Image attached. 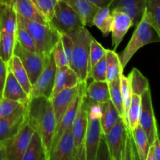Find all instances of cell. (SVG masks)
Segmentation results:
<instances>
[{
  "label": "cell",
  "instance_id": "ac0fdd59",
  "mask_svg": "<svg viewBox=\"0 0 160 160\" xmlns=\"http://www.w3.org/2000/svg\"><path fill=\"white\" fill-rule=\"evenodd\" d=\"M80 84L81 81L78 74L70 66L57 67L52 97L63 89L74 88Z\"/></svg>",
  "mask_w": 160,
  "mask_h": 160
},
{
  "label": "cell",
  "instance_id": "ab89813d",
  "mask_svg": "<svg viewBox=\"0 0 160 160\" xmlns=\"http://www.w3.org/2000/svg\"><path fill=\"white\" fill-rule=\"evenodd\" d=\"M53 59H54L56 65L57 67H65V66H70L69 61L66 56L65 51H64L63 45H62V41L60 40L56 44V45L53 48L52 51Z\"/></svg>",
  "mask_w": 160,
  "mask_h": 160
},
{
  "label": "cell",
  "instance_id": "44dd1931",
  "mask_svg": "<svg viewBox=\"0 0 160 160\" xmlns=\"http://www.w3.org/2000/svg\"><path fill=\"white\" fill-rule=\"evenodd\" d=\"M100 122L103 135H105L112 129V128L118 123L122 117L111 100L100 104Z\"/></svg>",
  "mask_w": 160,
  "mask_h": 160
},
{
  "label": "cell",
  "instance_id": "e575fe53",
  "mask_svg": "<svg viewBox=\"0 0 160 160\" xmlns=\"http://www.w3.org/2000/svg\"><path fill=\"white\" fill-rule=\"evenodd\" d=\"M145 13L160 35V0H147Z\"/></svg>",
  "mask_w": 160,
  "mask_h": 160
},
{
  "label": "cell",
  "instance_id": "7a4b0ae2",
  "mask_svg": "<svg viewBox=\"0 0 160 160\" xmlns=\"http://www.w3.org/2000/svg\"><path fill=\"white\" fill-rule=\"evenodd\" d=\"M103 138L107 145L109 159H136L134 152L137 153V150L132 132L122 118L108 134L103 135Z\"/></svg>",
  "mask_w": 160,
  "mask_h": 160
},
{
  "label": "cell",
  "instance_id": "4fadbf2b",
  "mask_svg": "<svg viewBox=\"0 0 160 160\" xmlns=\"http://www.w3.org/2000/svg\"><path fill=\"white\" fill-rule=\"evenodd\" d=\"M28 103L20 107L11 115L0 119V141L5 142L15 135L27 120Z\"/></svg>",
  "mask_w": 160,
  "mask_h": 160
},
{
  "label": "cell",
  "instance_id": "d590c367",
  "mask_svg": "<svg viewBox=\"0 0 160 160\" xmlns=\"http://www.w3.org/2000/svg\"><path fill=\"white\" fill-rule=\"evenodd\" d=\"M120 88H121L122 98L123 101V110H124V117H123V121L127 123V117H128V112L129 109L130 105L131 102V98H132V90H131V83H130L129 78L125 75L123 73L120 75Z\"/></svg>",
  "mask_w": 160,
  "mask_h": 160
},
{
  "label": "cell",
  "instance_id": "ffe728a7",
  "mask_svg": "<svg viewBox=\"0 0 160 160\" xmlns=\"http://www.w3.org/2000/svg\"><path fill=\"white\" fill-rule=\"evenodd\" d=\"M2 98L19 102L23 104L28 103L30 100L28 94L25 92L21 84L18 82L9 70H8V73L5 82Z\"/></svg>",
  "mask_w": 160,
  "mask_h": 160
},
{
  "label": "cell",
  "instance_id": "1f68e13d",
  "mask_svg": "<svg viewBox=\"0 0 160 160\" xmlns=\"http://www.w3.org/2000/svg\"><path fill=\"white\" fill-rule=\"evenodd\" d=\"M141 95L133 94L131 102L127 117L128 127L132 132L139 124V117L141 112Z\"/></svg>",
  "mask_w": 160,
  "mask_h": 160
},
{
  "label": "cell",
  "instance_id": "3957f363",
  "mask_svg": "<svg viewBox=\"0 0 160 160\" xmlns=\"http://www.w3.org/2000/svg\"><path fill=\"white\" fill-rule=\"evenodd\" d=\"M73 41V49L70 67L76 72L81 83H86L90 74V52L91 41L93 36L86 27H82L73 32L69 33Z\"/></svg>",
  "mask_w": 160,
  "mask_h": 160
},
{
  "label": "cell",
  "instance_id": "e0dca14e",
  "mask_svg": "<svg viewBox=\"0 0 160 160\" xmlns=\"http://www.w3.org/2000/svg\"><path fill=\"white\" fill-rule=\"evenodd\" d=\"M49 160H75V144L70 127L52 151Z\"/></svg>",
  "mask_w": 160,
  "mask_h": 160
},
{
  "label": "cell",
  "instance_id": "7402d4cb",
  "mask_svg": "<svg viewBox=\"0 0 160 160\" xmlns=\"http://www.w3.org/2000/svg\"><path fill=\"white\" fill-rule=\"evenodd\" d=\"M11 6L17 14L23 18L42 23H48L38 11L31 0H12Z\"/></svg>",
  "mask_w": 160,
  "mask_h": 160
},
{
  "label": "cell",
  "instance_id": "52a82bcc",
  "mask_svg": "<svg viewBox=\"0 0 160 160\" xmlns=\"http://www.w3.org/2000/svg\"><path fill=\"white\" fill-rule=\"evenodd\" d=\"M49 23L61 34H69L84 27L78 13L63 0L58 1Z\"/></svg>",
  "mask_w": 160,
  "mask_h": 160
},
{
  "label": "cell",
  "instance_id": "5bb4252c",
  "mask_svg": "<svg viewBox=\"0 0 160 160\" xmlns=\"http://www.w3.org/2000/svg\"><path fill=\"white\" fill-rule=\"evenodd\" d=\"M81 83L79 85L70 88H65L56 94L51 98L52 105L53 111H54L55 118L56 121V127L62 120L64 113L67 109L71 104L75 97L79 93L81 89Z\"/></svg>",
  "mask_w": 160,
  "mask_h": 160
},
{
  "label": "cell",
  "instance_id": "60d3db41",
  "mask_svg": "<svg viewBox=\"0 0 160 160\" xmlns=\"http://www.w3.org/2000/svg\"><path fill=\"white\" fill-rule=\"evenodd\" d=\"M23 103L12 101V100L8 99V98H1L0 99V119L11 115Z\"/></svg>",
  "mask_w": 160,
  "mask_h": 160
},
{
  "label": "cell",
  "instance_id": "ee69618b",
  "mask_svg": "<svg viewBox=\"0 0 160 160\" xmlns=\"http://www.w3.org/2000/svg\"><path fill=\"white\" fill-rule=\"evenodd\" d=\"M152 145L154 148L155 160H160V136L159 132L155 136Z\"/></svg>",
  "mask_w": 160,
  "mask_h": 160
},
{
  "label": "cell",
  "instance_id": "8d00e7d4",
  "mask_svg": "<svg viewBox=\"0 0 160 160\" xmlns=\"http://www.w3.org/2000/svg\"><path fill=\"white\" fill-rule=\"evenodd\" d=\"M38 11L49 23L54 14L55 7L59 0H31Z\"/></svg>",
  "mask_w": 160,
  "mask_h": 160
},
{
  "label": "cell",
  "instance_id": "bcb514c9",
  "mask_svg": "<svg viewBox=\"0 0 160 160\" xmlns=\"http://www.w3.org/2000/svg\"><path fill=\"white\" fill-rule=\"evenodd\" d=\"M146 160H155V155H154V148H153L152 144L150 145L149 148H148V154H147Z\"/></svg>",
  "mask_w": 160,
  "mask_h": 160
},
{
  "label": "cell",
  "instance_id": "7bdbcfd3",
  "mask_svg": "<svg viewBox=\"0 0 160 160\" xmlns=\"http://www.w3.org/2000/svg\"><path fill=\"white\" fill-rule=\"evenodd\" d=\"M8 64L0 58V99L2 98L3 89L8 73Z\"/></svg>",
  "mask_w": 160,
  "mask_h": 160
},
{
  "label": "cell",
  "instance_id": "f1b7e54d",
  "mask_svg": "<svg viewBox=\"0 0 160 160\" xmlns=\"http://www.w3.org/2000/svg\"><path fill=\"white\" fill-rule=\"evenodd\" d=\"M132 134L138 159L146 160L147 154L150 146L146 133L141 127V125L138 124L132 131Z\"/></svg>",
  "mask_w": 160,
  "mask_h": 160
},
{
  "label": "cell",
  "instance_id": "836d02e7",
  "mask_svg": "<svg viewBox=\"0 0 160 160\" xmlns=\"http://www.w3.org/2000/svg\"><path fill=\"white\" fill-rule=\"evenodd\" d=\"M109 88V94H110V100L117 109L121 117H124V110H123V101L122 98L121 88H120V77L117 78L114 81L108 82Z\"/></svg>",
  "mask_w": 160,
  "mask_h": 160
},
{
  "label": "cell",
  "instance_id": "83f0119b",
  "mask_svg": "<svg viewBox=\"0 0 160 160\" xmlns=\"http://www.w3.org/2000/svg\"><path fill=\"white\" fill-rule=\"evenodd\" d=\"M106 81L110 82L120 78L123 73V70L120 65L118 54L116 51L106 49Z\"/></svg>",
  "mask_w": 160,
  "mask_h": 160
},
{
  "label": "cell",
  "instance_id": "f6af8a7d",
  "mask_svg": "<svg viewBox=\"0 0 160 160\" xmlns=\"http://www.w3.org/2000/svg\"><path fill=\"white\" fill-rule=\"evenodd\" d=\"M92 2H93L94 4H95L96 6H98V7H104V6H109L112 3V2L114 0H90Z\"/></svg>",
  "mask_w": 160,
  "mask_h": 160
},
{
  "label": "cell",
  "instance_id": "d6986e66",
  "mask_svg": "<svg viewBox=\"0 0 160 160\" xmlns=\"http://www.w3.org/2000/svg\"><path fill=\"white\" fill-rule=\"evenodd\" d=\"M81 18L84 27H92L95 13L100 7L90 0H63Z\"/></svg>",
  "mask_w": 160,
  "mask_h": 160
},
{
  "label": "cell",
  "instance_id": "4dcf8cb0",
  "mask_svg": "<svg viewBox=\"0 0 160 160\" xmlns=\"http://www.w3.org/2000/svg\"><path fill=\"white\" fill-rule=\"evenodd\" d=\"M128 78L131 83L133 94L142 95L145 91L150 88L148 80L141 73L138 69H133L128 75Z\"/></svg>",
  "mask_w": 160,
  "mask_h": 160
},
{
  "label": "cell",
  "instance_id": "d4e9b609",
  "mask_svg": "<svg viewBox=\"0 0 160 160\" xmlns=\"http://www.w3.org/2000/svg\"><path fill=\"white\" fill-rule=\"evenodd\" d=\"M8 68L15 77L16 79L18 81V82L21 84L25 92L29 95L32 84L30 81L28 73L18 56H15V55L12 56L10 60L8 62Z\"/></svg>",
  "mask_w": 160,
  "mask_h": 160
},
{
  "label": "cell",
  "instance_id": "d6a6232c",
  "mask_svg": "<svg viewBox=\"0 0 160 160\" xmlns=\"http://www.w3.org/2000/svg\"><path fill=\"white\" fill-rule=\"evenodd\" d=\"M15 38L16 41L20 45L24 47L25 48L30 50V51L37 52V48H36L35 45H34L32 37L30 34L29 31H28L26 27L23 24V23L18 18V17H17V23L15 33Z\"/></svg>",
  "mask_w": 160,
  "mask_h": 160
},
{
  "label": "cell",
  "instance_id": "9a60e30c",
  "mask_svg": "<svg viewBox=\"0 0 160 160\" xmlns=\"http://www.w3.org/2000/svg\"><path fill=\"white\" fill-rule=\"evenodd\" d=\"M112 14V23L111 26L112 47L116 51L121 43L124 36L130 28L134 26L131 17L121 11H111Z\"/></svg>",
  "mask_w": 160,
  "mask_h": 160
},
{
  "label": "cell",
  "instance_id": "f35d334b",
  "mask_svg": "<svg viewBox=\"0 0 160 160\" xmlns=\"http://www.w3.org/2000/svg\"><path fill=\"white\" fill-rule=\"evenodd\" d=\"M89 78H92L93 81H106V56H103L95 66L91 68Z\"/></svg>",
  "mask_w": 160,
  "mask_h": 160
},
{
  "label": "cell",
  "instance_id": "8992f818",
  "mask_svg": "<svg viewBox=\"0 0 160 160\" xmlns=\"http://www.w3.org/2000/svg\"><path fill=\"white\" fill-rule=\"evenodd\" d=\"M23 24L26 27L32 37L38 52L46 56L51 55L56 44L60 40L61 34L50 24L28 20L17 14Z\"/></svg>",
  "mask_w": 160,
  "mask_h": 160
},
{
  "label": "cell",
  "instance_id": "9c48e42d",
  "mask_svg": "<svg viewBox=\"0 0 160 160\" xmlns=\"http://www.w3.org/2000/svg\"><path fill=\"white\" fill-rule=\"evenodd\" d=\"M85 91L81 95L76 117L71 126L75 144V160L85 159L84 139L88 126V107Z\"/></svg>",
  "mask_w": 160,
  "mask_h": 160
},
{
  "label": "cell",
  "instance_id": "277c9868",
  "mask_svg": "<svg viewBox=\"0 0 160 160\" xmlns=\"http://www.w3.org/2000/svg\"><path fill=\"white\" fill-rule=\"evenodd\" d=\"M156 42H160V35L144 12L143 17L136 26L128 45L123 52L118 54L122 69L124 70L131 58L141 48Z\"/></svg>",
  "mask_w": 160,
  "mask_h": 160
},
{
  "label": "cell",
  "instance_id": "6da1fadb",
  "mask_svg": "<svg viewBox=\"0 0 160 160\" xmlns=\"http://www.w3.org/2000/svg\"><path fill=\"white\" fill-rule=\"evenodd\" d=\"M27 120L42 138L47 159L49 160L56 129V121L51 98L40 96L30 99L28 103Z\"/></svg>",
  "mask_w": 160,
  "mask_h": 160
},
{
  "label": "cell",
  "instance_id": "4316f807",
  "mask_svg": "<svg viewBox=\"0 0 160 160\" xmlns=\"http://www.w3.org/2000/svg\"><path fill=\"white\" fill-rule=\"evenodd\" d=\"M112 14L110 10V5L99 8L95 13L93 20V25L97 27L102 33L104 37H107L111 32L112 23Z\"/></svg>",
  "mask_w": 160,
  "mask_h": 160
},
{
  "label": "cell",
  "instance_id": "5b68a950",
  "mask_svg": "<svg viewBox=\"0 0 160 160\" xmlns=\"http://www.w3.org/2000/svg\"><path fill=\"white\" fill-rule=\"evenodd\" d=\"M85 98L88 107V126L84 139L85 160H96L103 138L100 122L101 108L100 104L88 99L86 95Z\"/></svg>",
  "mask_w": 160,
  "mask_h": 160
},
{
  "label": "cell",
  "instance_id": "ba28073f",
  "mask_svg": "<svg viewBox=\"0 0 160 160\" xmlns=\"http://www.w3.org/2000/svg\"><path fill=\"white\" fill-rule=\"evenodd\" d=\"M13 55L18 56L24 67L31 84H34L37 78L46 67L49 56H46L38 52L30 51L20 45L16 41Z\"/></svg>",
  "mask_w": 160,
  "mask_h": 160
},
{
  "label": "cell",
  "instance_id": "cb8c5ba5",
  "mask_svg": "<svg viewBox=\"0 0 160 160\" xmlns=\"http://www.w3.org/2000/svg\"><path fill=\"white\" fill-rule=\"evenodd\" d=\"M17 15L11 5L0 4V32L15 35Z\"/></svg>",
  "mask_w": 160,
  "mask_h": 160
},
{
  "label": "cell",
  "instance_id": "603a6c76",
  "mask_svg": "<svg viewBox=\"0 0 160 160\" xmlns=\"http://www.w3.org/2000/svg\"><path fill=\"white\" fill-rule=\"evenodd\" d=\"M85 95L88 99L102 104L110 100L109 84L107 81H93L86 87Z\"/></svg>",
  "mask_w": 160,
  "mask_h": 160
},
{
  "label": "cell",
  "instance_id": "c3c4849f",
  "mask_svg": "<svg viewBox=\"0 0 160 160\" xmlns=\"http://www.w3.org/2000/svg\"><path fill=\"white\" fill-rule=\"evenodd\" d=\"M12 0H0V4L2 5H11Z\"/></svg>",
  "mask_w": 160,
  "mask_h": 160
},
{
  "label": "cell",
  "instance_id": "74e56055",
  "mask_svg": "<svg viewBox=\"0 0 160 160\" xmlns=\"http://www.w3.org/2000/svg\"><path fill=\"white\" fill-rule=\"evenodd\" d=\"M106 49L95 38H92L90 44V52H89V62H90V70L93 66H95L103 56H106Z\"/></svg>",
  "mask_w": 160,
  "mask_h": 160
},
{
  "label": "cell",
  "instance_id": "30bf717a",
  "mask_svg": "<svg viewBox=\"0 0 160 160\" xmlns=\"http://www.w3.org/2000/svg\"><path fill=\"white\" fill-rule=\"evenodd\" d=\"M34 132V128L26 120L15 135L2 142L6 160H22Z\"/></svg>",
  "mask_w": 160,
  "mask_h": 160
},
{
  "label": "cell",
  "instance_id": "7dc6e473",
  "mask_svg": "<svg viewBox=\"0 0 160 160\" xmlns=\"http://www.w3.org/2000/svg\"><path fill=\"white\" fill-rule=\"evenodd\" d=\"M0 160H6L4 145H3L2 142H1V141H0Z\"/></svg>",
  "mask_w": 160,
  "mask_h": 160
},
{
  "label": "cell",
  "instance_id": "8fae6325",
  "mask_svg": "<svg viewBox=\"0 0 160 160\" xmlns=\"http://www.w3.org/2000/svg\"><path fill=\"white\" fill-rule=\"evenodd\" d=\"M56 68L57 67L51 53L46 67L42 70L35 82L32 84L29 94L30 99L40 96L51 98L54 88Z\"/></svg>",
  "mask_w": 160,
  "mask_h": 160
},
{
  "label": "cell",
  "instance_id": "2e32d148",
  "mask_svg": "<svg viewBox=\"0 0 160 160\" xmlns=\"http://www.w3.org/2000/svg\"><path fill=\"white\" fill-rule=\"evenodd\" d=\"M146 2L147 0H114L110 6V10L127 13L136 27L143 17Z\"/></svg>",
  "mask_w": 160,
  "mask_h": 160
},
{
  "label": "cell",
  "instance_id": "f546056e",
  "mask_svg": "<svg viewBox=\"0 0 160 160\" xmlns=\"http://www.w3.org/2000/svg\"><path fill=\"white\" fill-rule=\"evenodd\" d=\"M15 43V35L0 32V58L7 64L13 56Z\"/></svg>",
  "mask_w": 160,
  "mask_h": 160
},
{
  "label": "cell",
  "instance_id": "7c38bea8",
  "mask_svg": "<svg viewBox=\"0 0 160 160\" xmlns=\"http://www.w3.org/2000/svg\"><path fill=\"white\" fill-rule=\"evenodd\" d=\"M141 112L139 117V124L146 133L150 145L153 143L155 136L159 132L157 121L155 117L152 100L151 90L149 88L141 95Z\"/></svg>",
  "mask_w": 160,
  "mask_h": 160
},
{
  "label": "cell",
  "instance_id": "b9f144b4",
  "mask_svg": "<svg viewBox=\"0 0 160 160\" xmlns=\"http://www.w3.org/2000/svg\"><path fill=\"white\" fill-rule=\"evenodd\" d=\"M61 41L62 42L64 51H65L66 56H67V59L69 61V63L70 65L72 58V53H73V41L72 38L69 34H61Z\"/></svg>",
  "mask_w": 160,
  "mask_h": 160
},
{
  "label": "cell",
  "instance_id": "484cf974",
  "mask_svg": "<svg viewBox=\"0 0 160 160\" xmlns=\"http://www.w3.org/2000/svg\"><path fill=\"white\" fill-rule=\"evenodd\" d=\"M22 160H48L42 138L36 131L31 137Z\"/></svg>",
  "mask_w": 160,
  "mask_h": 160
}]
</instances>
